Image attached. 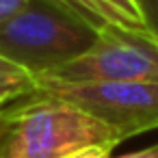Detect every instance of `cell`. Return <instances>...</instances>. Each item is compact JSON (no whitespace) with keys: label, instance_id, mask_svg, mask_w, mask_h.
Returning <instances> with one entry per match:
<instances>
[{"label":"cell","instance_id":"7","mask_svg":"<svg viewBox=\"0 0 158 158\" xmlns=\"http://www.w3.org/2000/svg\"><path fill=\"white\" fill-rule=\"evenodd\" d=\"M113 149H115V145H91V147L69 154L67 158H110Z\"/></svg>","mask_w":158,"mask_h":158},{"label":"cell","instance_id":"6","mask_svg":"<svg viewBox=\"0 0 158 158\" xmlns=\"http://www.w3.org/2000/svg\"><path fill=\"white\" fill-rule=\"evenodd\" d=\"M39 89V76L0 56V102H15Z\"/></svg>","mask_w":158,"mask_h":158},{"label":"cell","instance_id":"4","mask_svg":"<svg viewBox=\"0 0 158 158\" xmlns=\"http://www.w3.org/2000/svg\"><path fill=\"white\" fill-rule=\"evenodd\" d=\"M39 78L54 82H158V39L106 26L85 54Z\"/></svg>","mask_w":158,"mask_h":158},{"label":"cell","instance_id":"8","mask_svg":"<svg viewBox=\"0 0 158 158\" xmlns=\"http://www.w3.org/2000/svg\"><path fill=\"white\" fill-rule=\"evenodd\" d=\"M136 5L141 7L145 20L149 22V26L156 33V28H158V0H136Z\"/></svg>","mask_w":158,"mask_h":158},{"label":"cell","instance_id":"5","mask_svg":"<svg viewBox=\"0 0 158 158\" xmlns=\"http://www.w3.org/2000/svg\"><path fill=\"white\" fill-rule=\"evenodd\" d=\"M80 2L104 24L126 33H136L143 37L158 39L149 22L145 20L136 0H80Z\"/></svg>","mask_w":158,"mask_h":158},{"label":"cell","instance_id":"3","mask_svg":"<svg viewBox=\"0 0 158 158\" xmlns=\"http://www.w3.org/2000/svg\"><path fill=\"white\" fill-rule=\"evenodd\" d=\"M37 91L98 117L123 141L158 128V82H54L39 78Z\"/></svg>","mask_w":158,"mask_h":158},{"label":"cell","instance_id":"10","mask_svg":"<svg viewBox=\"0 0 158 158\" xmlns=\"http://www.w3.org/2000/svg\"><path fill=\"white\" fill-rule=\"evenodd\" d=\"M28 0H0V22L11 18L13 13H18Z\"/></svg>","mask_w":158,"mask_h":158},{"label":"cell","instance_id":"11","mask_svg":"<svg viewBox=\"0 0 158 158\" xmlns=\"http://www.w3.org/2000/svg\"><path fill=\"white\" fill-rule=\"evenodd\" d=\"M115 158H158V143L152 145V147L139 149V152H130V154H123V156H115Z\"/></svg>","mask_w":158,"mask_h":158},{"label":"cell","instance_id":"1","mask_svg":"<svg viewBox=\"0 0 158 158\" xmlns=\"http://www.w3.org/2000/svg\"><path fill=\"white\" fill-rule=\"evenodd\" d=\"M98 117L39 91L15 100L0 123V158H67L91 145H119Z\"/></svg>","mask_w":158,"mask_h":158},{"label":"cell","instance_id":"13","mask_svg":"<svg viewBox=\"0 0 158 158\" xmlns=\"http://www.w3.org/2000/svg\"><path fill=\"white\" fill-rule=\"evenodd\" d=\"M156 37H158V28H156Z\"/></svg>","mask_w":158,"mask_h":158},{"label":"cell","instance_id":"2","mask_svg":"<svg viewBox=\"0 0 158 158\" xmlns=\"http://www.w3.org/2000/svg\"><path fill=\"white\" fill-rule=\"evenodd\" d=\"M100 33L102 26L59 0H28L0 22V56L41 76L85 54Z\"/></svg>","mask_w":158,"mask_h":158},{"label":"cell","instance_id":"9","mask_svg":"<svg viewBox=\"0 0 158 158\" xmlns=\"http://www.w3.org/2000/svg\"><path fill=\"white\" fill-rule=\"evenodd\" d=\"M59 2H63L65 7H69V9H74L76 13H80L85 20H89V22H93V24H98V26H102V28H104V24H102V22H100V20H98V18L87 9L82 2H80V0H59Z\"/></svg>","mask_w":158,"mask_h":158},{"label":"cell","instance_id":"12","mask_svg":"<svg viewBox=\"0 0 158 158\" xmlns=\"http://www.w3.org/2000/svg\"><path fill=\"white\" fill-rule=\"evenodd\" d=\"M11 104L13 102H0V123H2V119H5V115H7V110H9Z\"/></svg>","mask_w":158,"mask_h":158}]
</instances>
